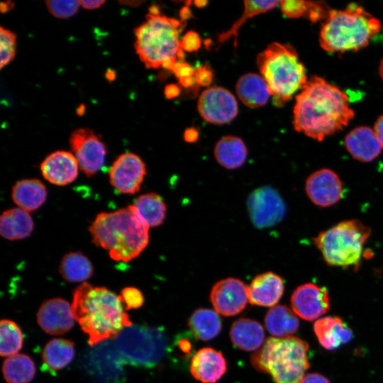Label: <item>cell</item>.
Returning a JSON list of instances; mask_svg holds the SVG:
<instances>
[{
	"label": "cell",
	"mask_w": 383,
	"mask_h": 383,
	"mask_svg": "<svg viewBox=\"0 0 383 383\" xmlns=\"http://www.w3.org/2000/svg\"><path fill=\"white\" fill-rule=\"evenodd\" d=\"M301 383H331V382L321 374L310 373L304 377Z\"/></svg>",
	"instance_id": "45"
},
{
	"label": "cell",
	"mask_w": 383,
	"mask_h": 383,
	"mask_svg": "<svg viewBox=\"0 0 383 383\" xmlns=\"http://www.w3.org/2000/svg\"><path fill=\"white\" fill-rule=\"evenodd\" d=\"M248 207L252 223L260 228L275 225L285 213V206L279 194L267 187L259 188L250 195Z\"/></svg>",
	"instance_id": "13"
},
{
	"label": "cell",
	"mask_w": 383,
	"mask_h": 383,
	"mask_svg": "<svg viewBox=\"0 0 383 383\" xmlns=\"http://www.w3.org/2000/svg\"><path fill=\"white\" fill-rule=\"evenodd\" d=\"M345 145L353 158L365 162L375 159L382 148L374 131L367 126H359L349 132L345 138Z\"/></svg>",
	"instance_id": "22"
},
{
	"label": "cell",
	"mask_w": 383,
	"mask_h": 383,
	"mask_svg": "<svg viewBox=\"0 0 383 383\" xmlns=\"http://www.w3.org/2000/svg\"><path fill=\"white\" fill-rule=\"evenodd\" d=\"M120 296L126 310L138 309L144 303V296L142 292L133 287L123 289Z\"/></svg>",
	"instance_id": "40"
},
{
	"label": "cell",
	"mask_w": 383,
	"mask_h": 383,
	"mask_svg": "<svg viewBox=\"0 0 383 383\" xmlns=\"http://www.w3.org/2000/svg\"><path fill=\"white\" fill-rule=\"evenodd\" d=\"M256 62L277 106H283L308 81L305 67L290 45L272 43L257 55Z\"/></svg>",
	"instance_id": "6"
},
{
	"label": "cell",
	"mask_w": 383,
	"mask_h": 383,
	"mask_svg": "<svg viewBox=\"0 0 383 383\" xmlns=\"http://www.w3.org/2000/svg\"><path fill=\"white\" fill-rule=\"evenodd\" d=\"M89 231L92 242L106 250L115 261L132 260L149 242V226L133 205L97 214Z\"/></svg>",
	"instance_id": "3"
},
{
	"label": "cell",
	"mask_w": 383,
	"mask_h": 383,
	"mask_svg": "<svg viewBox=\"0 0 383 383\" xmlns=\"http://www.w3.org/2000/svg\"><path fill=\"white\" fill-rule=\"evenodd\" d=\"M291 306L296 315L306 321H313L330 309L327 289L312 283L298 287L291 296Z\"/></svg>",
	"instance_id": "16"
},
{
	"label": "cell",
	"mask_w": 383,
	"mask_h": 383,
	"mask_svg": "<svg viewBox=\"0 0 383 383\" xmlns=\"http://www.w3.org/2000/svg\"><path fill=\"white\" fill-rule=\"evenodd\" d=\"M210 299L216 312L226 316L237 315L247 305V287L238 279H221L212 287Z\"/></svg>",
	"instance_id": "15"
},
{
	"label": "cell",
	"mask_w": 383,
	"mask_h": 383,
	"mask_svg": "<svg viewBox=\"0 0 383 383\" xmlns=\"http://www.w3.org/2000/svg\"><path fill=\"white\" fill-rule=\"evenodd\" d=\"M69 142L79 169L87 177L94 175L104 163L106 147L104 142L87 128L72 131Z\"/></svg>",
	"instance_id": "10"
},
{
	"label": "cell",
	"mask_w": 383,
	"mask_h": 383,
	"mask_svg": "<svg viewBox=\"0 0 383 383\" xmlns=\"http://www.w3.org/2000/svg\"><path fill=\"white\" fill-rule=\"evenodd\" d=\"M59 271L62 277L70 282H81L93 274L90 260L81 252H70L62 259Z\"/></svg>",
	"instance_id": "33"
},
{
	"label": "cell",
	"mask_w": 383,
	"mask_h": 383,
	"mask_svg": "<svg viewBox=\"0 0 383 383\" xmlns=\"http://www.w3.org/2000/svg\"><path fill=\"white\" fill-rule=\"evenodd\" d=\"M370 229L357 220L338 223L320 233L313 243L331 266L350 267L361 258Z\"/></svg>",
	"instance_id": "8"
},
{
	"label": "cell",
	"mask_w": 383,
	"mask_h": 383,
	"mask_svg": "<svg viewBox=\"0 0 383 383\" xmlns=\"http://www.w3.org/2000/svg\"><path fill=\"white\" fill-rule=\"evenodd\" d=\"M283 14L288 18L307 16L316 22L327 18L330 10L322 2L305 1L301 0H285L279 1Z\"/></svg>",
	"instance_id": "35"
},
{
	"label": "cell",
	"mask_w": 383,
	"mask_h": 383,
	"mask_svg": "<svg viewBox=\"0 0 383 383\" xmlns=\"http://www.w3.org/2000/svg\"><path fill=\"white\" fill-rule=\"evenodd\" d=\"M230 337L232 343L237 348L250 352L259 349L263 344L265 331L257 321L241 318L232 324Z\"/></svg>",
	"instance_id": "24"
},
{
	"label": "cell",
	"mask_w": 383,
	"mask_h": 383,
	"mask_svg": "<svg viewBox=\"0 0 383 383\" xmlns=\"http://www.w3.org/2000/svg\"><path fill=\"white\" fill-rule=\"evenodd\" d=\"M374 131L383 148V115L380 116L374 126Z\"/></svg>",
	"instance_id": "47"
},
{
	"label": "cell",
	"mask_w": 383,
	"mask_h": 383,
	"mask_svg": "<svg viewBox=\"0 0 383 383\" xmlns=\"http://www.w3.org/2000/svg\"><path fill=\"white\" fill-rule=\"evenodd\" d=\"M308 352L309 345L299 338L270 337L251 355L250 362L274 383H301L309 367Z\"/></svg>",
	"instance_id": "7"
},
{
	"label": "cell",
	"mask_w": 383,
	"mask_h": 383,
	"mask_svg": "<svg viewBox=\"0 0 383 383\" xmlns=\"http://www.w3.org/2000/svg\"><path fill=\"white\" fill-rule=\"evenodd\" d=\"M185 23L160 12L148 13L134 31L135 51L146 67L170 71L177 62L184 61L179 33Z\"/></svg>",
	"instance_id": "4"
},
{
	"label": "cell",
	"mask_w": 383,
	"mask_h": 383,
	"mask_svg": "<svg viewBox=\"0 0 383 383\" xmlns=\"http://www.w3.org/2000/svg\"><path fill=\"white\" fill-rule=\"evenodd\" d=\"M313 331L321 346L334 350L351 341L353 333L351 328L339 317L326 316L318 319Z\"/></svg>",
	"instance_id": "23"
},
{
	"label": "cell",
	"mask_w": 383,
	"mask_h": 383,
	"mask_svg": "<svg viewBox=\"0 0 383 383\" xmlns=\"http://www.w3.org/2000/svg\"><path fill=\"white\" fill-rule=\"evenodd\" d=\"M72 309L91 346L115 338L131 326L120 295L104 287L84 282L74 291Z\"/></svg>",
	"instance_id": "2"
},
{
	"label": "cell",
	"mask_w": 383,
	"mask_h": 383,
	"mask_svg": "<svg viewBox=\"0 0 383 383\" xmlns=\"http://www.w3.org/2000/svg\"><path fill=\"white\" fill-rule=\"evenodd\" d=\"M78 168L74 155L65 150H57L49 154L40 165L43 177L58 186L74 182L78 175Z\"/></svg>",
	"instance_id": "19"
},
{
	"label": "cell",
	"mask_w": 383,
	"mask_h": 383,
	"mask_svg": "<svg viewBox=\"0 0 383 383\" xmlns=\"http://www.w3.org/2000/svg\"><path fill=\"white\" fill-rule=\"evenodd\" d=\"M235 90L240 100L250 108L264 106L271 96L263 77L255 73H248L240 77Z\"/></svg>",
	"instance_id": "25"
},
{
	"label": "cell",
	"mask_w": 383,
	"mask_h": 383,
	"mask_svg": "<svg viewBox=\"0 0 383 383\" xmlns=\"http://www.w3.org/2000/svg\"><path fill=\"white\" fill-rule=\"evenodd\" d=\"M75 355L74 343L70 340L55 338L50 340L43 348L42 360L50 370H60L70 364Z\"/></svg>",
	"instance_id": "31"
},
{
	"label": "cell",
	"mask_w": 383,
	"mask_h": 383,
	"mask_svg": "<svg viewBox=\"0 0 383 383\" xmlns=\"http://www.w3.org/2000/svg\"><path fill=\"white\" fill-rule=\"evenodd\" d=\"M279 1H245V9L242 16L226 31L221 33L218 36V42L223 43L231 38L234 37L235 48L238 44V33L239 29L245 21L258 14L265 13L274 9Z\"/></svg>",
	"instance_id": "36"
},
{
	"label": "cell",
	"mask_w": 383,
	"mask_h": 383,
	"mask_svg": "<svg viewBox=\"0 0 383 383\" xmlns=\"http://www.w3.org/2000/svg\"><path fill=\"white\" fill-rule=\"evenodd\" d=\"M121 3L123 4H127L128 6H133V4H135L137 6L138 4H141L142 1H121Z\"/></svg>",
	"instance_id": "54"
},
{
	"label": "cell",
	"mask_w": 383,
	"mask_h": 383,
	"mask_svg": "<svg viewBox=\"0 0 383 383\" xmlns=\"http://www.w3.org/2000/svg\"><path fill=\"white\" fill-rule=\"evenodd\" d=\"M13 3L10 1L1 2L0 4V9L1 13L10 11L13 7Z\"/></svg>",
	"instance_id": "52"
},
{
	"label": "cell",
	"mask_w": 383,
	"mask_h": 383,
	"mask_svg": "<svg viewBox=\"0 0 383 383\" xmlns=\"http://www.w3.org/2000/svg\"><path fill=\"white\" fill-rule=\"evenodd\" d=\"M198 111L206 121L221 125L236 117L238 106L236 99L230 91L221 87H212L201 94Z\"/></svg>",
	"instance_id": "11"
},
{
	"label": "cell",
	"mask_w": 383,
	"mask_h": 383,
	"mask_svg": "<svg viewBox=\"0 0 383 383\" xmlns=\"http://www.w3.org/2000/svg\"><path fill=\"white\" fill-rule=\"evenodd\" d=\"M145 175V163L138 155L132 152L120 155L109 170L111 185L122 194L137 193Z\"/></svg>",
	"instance_id": "14"
},
{
	"label": "cell",
	"mask_w": 383,
	"mask_h": 383,
	"mask_svg": "<svg viewBox=\"0 0 383 383\" xmlns=\"http://www.w3.org/2000/svg\"><path fill=\"white\" fill-rule=\"evenodd\" d=\"M226 370V361L223 354L211 348L199 350L191 360L190 372L202 383L218 382Z\"/></svg>",
	"instance_id": "20"
},
{
	"label": "cell",
	"mask_w": 383,
	"mask_h": 383,
	"mask_svg": "<svg viewBox=\"0 0 383 383\" xmlns=\"http://www.w3.org/2000/svg\"><path fill=\"white\" fill-rule=\"evenodd\" d=\"M0 353L3 357L16 355L23 347V336L21 328L13 321L2 319L0 323Z\"/></svg>",
	"instance_id": "37"
},
{
	"label": "cell",
	"mask_w": 383,
	"mask_h": 383,
	"mask_svg": "<svg viewBox=\"0 0 383 383\" xmlns=\"http://www.w3.org/2000/svg\"><path fill=\"white\" fill-rule=\"evenodd\" d=\"M35 365L27 355L16 354L4 360L2 372L8 383H28L35 377Z\"/></svg>",
	"instance_id": "34"
},
{
	"label": "cell",
	"mask_w": 383,
	"mask_h": 383,
	"mask_svg": "<svg viewBox=\"0 0 383 383\" xmlns=\"http://www.w3.org/2000/svg\"><path fill=\"white\" fill-rule=\"evenodd\" d=\"M214 155L221 166L233 170L240 167L245 163L248 150L241 138L228 135L217 142L214 148Z\"/></svg>",
	"instance_id": "29"
},
{
	"label": "cell",
	"mask_w": 383,
	"mask_h": 383,
	"mask_svg": "<svg viewBox=\"0 0 383 383\" xmlns=\"http://www.w3.org/2000/svg\"><path fill=\"white\" fill-rule=\"evenodd\" d=\"M45 4L50 13L56 18H65L75 14L80 6L79 1L50 0Z\"/></svg>",
	"instance_id": "39"
},
{
	"label": "cell",
	"mask_w": 383,
	"mask_h": 383,
	"mask_svg": "<svg viewBox=\"0 0 383 383\" xmlns=\"http://www.w3.org/2000/svg\"><path fill=\"white\" fill-rule=\"evenodd\" d=\"M34 228L29 213L21 208L4 211L0 216V234L10 240L28 238Z\"/></svg>",
	"instance_id": "27"
},
{
	"label": "cell",
	"mask_w": 383,
	"mask_h": 383,
	"mask_svg": "<svg viewBox=\"0 0 383 383\" xmlns=\"http://www.w3.org/2000/svg\"><path fill=\"white\" fill-rule=\"evenodd\" d=\"M265 324L268 332L278 338L289 337L299 328L297 316L285 305L271 308L265 316Z\"/></svg>",
	"instance_id": "28"
},
{
	"label": "cell",
	"mask_w": 383,
	"mask_h": 383,
	"mask_svg": "<svg viewBox=\"0 0 383 383\" xmlns=\"http://www.w3.org/2000/svg\"><path fill=\"white\" fill-rule=\"evenodd\" d=\"M16 35L9 29L0 28V67L2 69L14 57L16 52Z\"/></svg>",
	"instance_id": "38"
},
{
	"label": "cell",
	"mask_w": 383,
	"mask_h": 383,
	"mask_svg": "<svg viewBox=\"0 0 383 383\" xmlns=\"http://www.w3.org/2000/svg\"><path fill=\"white\" fill-rule=\"evenodd\" d=\"M132 205L149 228L161 225L165 218L167 207L157 194L152 192L142 194Z\"/></svg>",
	"instance_id": "32"
},
{
	"label": "cell",
	"mask_w": 383,
	"mask_h": 383,
	"mask_svg": "<svg viewBox=\"0 0 383 383\" xmlns=\"http://www.w3.org/2000/svg\"><path fill=\"white\" fill-rule=\"evenodd\" d=\"M354 114L344 91L314 76L296 97L293 125L296 131L321 141L347 126Z\"/></svg>",
	"instance_id": "1"
},
{
	"label": "cell",
	"mask_w": 383,
	"mask_h": 383,
	"mask_svg": "<svg viewBox=\"0 0 383 383\" xmlns=\"http://www.w3.org/2000/svg\"><path fill=\"white\" fill-rule=\"evenodd\" d=\"M179 83L184 88H190L196 84L194 77L179 80Z\"/></svg>",
	"instance_id": "51"
},
{
	"label": "cell",
	"mask_w": 383,
	"mask_h": 383,
	"mask_svg": "<svg viewBox=\"0 0 383 383\" xmlns=\"http://www.w3.org/2000/svg\"><path fill=\"white\" fill-rule=\"evenodd\" d=\"M72 305L61 298L43 302L37 313L40 328L50 335H60L70 331L74 324Z\"/></svg>",
	"instance_id": "18"
},
{
	"label": "cell",
	"mask_w": 383,
	"mask_h": 383,
	"mask_svg": "<svg viewBox=\"0 0 383 383\" xmlns=\"http://www.w3.org/2000/svg\"><path fill=\"white\" fill-rule=\"evenodd\" d=\"M284 289L279 275L271 272L258 274L247 287L248 301L252 305L273 306L282 297Z\"/></svg>",
	"instance_id": "21"
},
{
	"label": "cell",
	"mask_w": 383,
	"mask_h": 383,
	"mask_svg": "<svg viewBox=\"0 0 383 383\" xmlns=\"http://www.w3.org/2000/svg\"><path fill=\"white\" fill-rule=\"evenodd\" d=\"M207 3H208L207 1H202V0L194 1V6L199 8L204 7L205 6H206Z\"/></svg>",
	"instance_id": "53"
},
{
	"label": "cell",
	"mask_w": 383,
	"mask_h": 383,
	"mask_svg": "<svg viewBox=\"0 0 383 383\" xmlns=\"http://www.w3.org/2000/svg\"><path fill=\"white\" fill-rule=\"evenodd\" d=\"M201 45L199 35L193 30L188 31L181 40V47L184 51L189 52L197 51Z\"/></svg>",
	"instance_id": "41"
},
{
	"label": "cell",
	"mask_w": 383,
	"mask_h": 383,
	"mask_svg": "<svg viewBox=\"0 0 383 383\" xmlns=\"http://www.w3.org/2000/svg\"><path fill=\"white\" fill-rule=\"evenodd\" d=\"M379 30V21L353 3L344 9L330 11L321 28L319 43L329 52L357 50L367 46Z\"/></svg>",
	"instance_id": "5"
},
{
	"label": "cell",
	"mask_w": 383,
	"mask_h": 383,
	"mask_svg": "<svg viewBox=\"0 0 383 383\" xmlns=\"http://www.w3.org/2000/svg\"><path fill=\"white\" fill-rule=\"evenodd\" d=\"M94 346L86 358L87 370L99 383H118L125 361L116 347L107 341Z\"/></svg>",
	"instance_id": "12"
},
{
	"label": "cell",
	"mask_w": 383,
	"mask_h": 383,
	"mask_svg": "<svg viewBox=\"0 0 383 383\" xmlns=\"http://www.w3.org/2000/svg\"><path fill=\"white\" fill-rule=\"evenodd\" d=\"M114 340L123 360L136 367H154L168 351L166 331L160 326L132 324L123 328Z\"/></svg>",
	"instance_id": "9"
},
{
	"label": "cell",
	"mask_w": 383,
	"mask_h": 383,
	"mask_svg": "<svg viewBox=\"0 0 383 383\" xmlns=\"http://www.w3.org/2000/svg\"><path fill=\"white\" fill-rule=\"evenodd\" d=\"M13 202L27 212L38 209L45 201L47 189L38 179H26L17 182L12 187Z\"/></svg>",
	"instance_id": "26"
},
{
	"label": "cell",
	"mask_w": 383,
	"mask_h": 383,
	"mask_svg": "<svg viewBox=\"0 0 383 383\" xmlns=\"http://www.w3.org/2000/svg\"><path fill=\"white\" fill-rule=\"evenodd\" d=\"M194 79L196 84L207 87L212 82L213 72L207 65L197 67L194 71Z\"/></svg>",
	"instance_id": "43"
},
{
	"label": "cell",
	"mask_w": 383,
	"mask_h": 383,
	"mask_svg": "<svg viewBox=\"0 0 383 383\" xmlns=\"http://www.w3.org/2000/svg\"><path fill=\"white\" fill-rule=\"evenodd\" d=\"M174 345L179 352V355H180L181 358H188L190 356H194L192 341L187 335L182 334L177 335L174 341Z\"/></svg>",
	"instance_id": "42"
},
{
	"label": "cell",
	"mask_w": 383,
	"mask_h": 383,
	"mask_svg": "<svg viewBox=\"0 0 383 383\" xmlns=\"http://www.w3.org/2000/svg\"><path fill=\"white\" fill-rule=\"evenodd\" d=\"M379 74L381 78L383 80V59L382 60L379 65Z\"/></svg>",
	"instance_id": "55"
},
{
	"label": "cell",
	"mask_w": 383,
	"mask_h": 383,
	"mask_svg": "<svg viewBox=\"0 0 383 383\" xmlns=\"http://www.w3.org/2000/svg\"><path fill=\"white\" fill-rule=\"evenodd\" d=\"M199 138V131L194 127L189 128L184 133V140L187 143H194Z\"/></svg>",
	"instance_id": "48"
},
{
	"label": "cell",
	"mask_w": 383,
	"mask_h": 383,
	"mask_svg": "<svg viewBox=\"0 0 383 383\" xmlns=\"http://www.w3.org/2000/svg\"><path fill=\"white\" fill-rule=\"evenodd\" d=\"M188 326L196 340L208 341L220 333L222 321L216 311L199 308L195 310L189 317Z\"/></svg>",
	"instance_id": "30"
},
{
	"label": "cell",
	"mask_w": 383,
	"mask_h": 383,
	"mask_svg": "<svg viewBox=\"0 0 383 383\" xmlns=\"http://www.w3.org/2000/svg\"><path fill=\"white\" fill-rule=\"evenodd\" d=\"M181 92L180 87L175 84H167L165 87V96L170 99L177 97Z\"/></svg>",
	"instance_id": "46"
},
{
	"label": "cell",
	"mask_w": 383,
	"mask_h": 383,
	"mask_svg": "<svg viewBox=\"0 0 383 383\" xmlns=\"http://www.w3.org/2000/svg\"><path fill=\"white\" fill-rule=\"evenodd\" d=\"M189 5H184L179 11V17L181 21H185L192 17V13L189 7Z\"/></svg>",
	"instance_id": "50"
},
{
	"label": "cell",
	"mask_w": 383,
	"mask_h": 383,
	"mask_svg": "<svg viewBox=\"0 0 383 383\" xmlns=\"http://www.w3.org/2000/svg\"><path fill=\"white\" fill-rule=\"evenodd\" d=\"M79 4L82 7L86 9H96L99 8L101 5H103L105 3V1L104 0H91V1H86V0H80Z\"/></svg>",
	"instance_id": "49"
},
{
	"label": "cell",
	"mask_w": 383,
	"mask_h": 383,
	"mask_svg": "<svg viewBox=\"0 0 383 383\" xmlns=\"http://www.w3.org/2000/svg\"><path fill=\"white\" fill-rule=\"evenodd\" d=\"M305 189L311 201L319 206L336 204L343 194V184L338 175L330 169H321L306 179Z\"/></svg>",
	"instance_id": "17"
},
{
	"label": "cell",
	"mask_w": 383,
	"mask_h": 383,
	"mask_svg": "<svg viewBox=\"0 0 383 383\" xmlns=\"http://www.w3.org/2000/svg\"><path fill=\"white\" fill-rule=\"evenodd\" d=\"M194 71L195 70L184 61L177 62L170 70L179 80L194 77Z\"/></svg>",
	"instance_id": "44"
}]
</instances>
